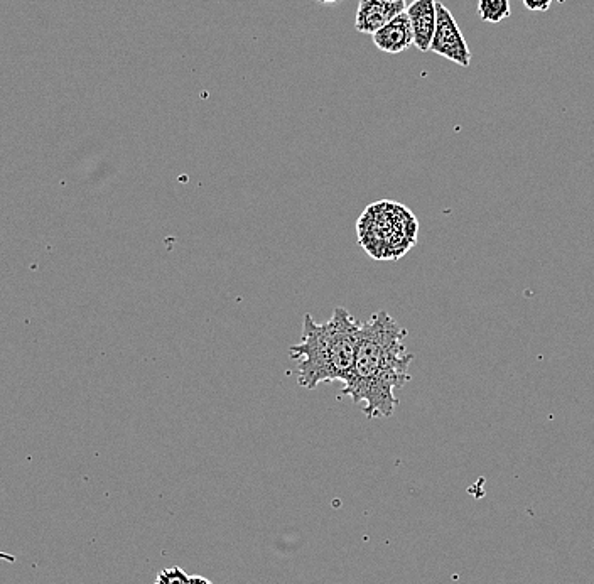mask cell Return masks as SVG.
I'll use <instances>...</instances> for the list:
<instances>
[{
	"label": "cell",
	"mask_w": 594,
	"mask_h": 584,
	"mask_svg": "<svg viewBox=\"0 0 594 584\" xmlns=\"http://www.w3.org/2000/svg\"><path fill=\"white\" fill-rule=\"evenodd\" d=\"M405 335L387 311H377L360 326L355 363L341 394L360 404L368 419L394 416L395 390L411 380L414 355L405 348Z\"/></svg>",
	"instance_id": "cell-1"
},
{
	"label": "cell",
	"mask_w": 594,
	"mask_h": 584,
	"mask_svg": "<svg viewBox=\"0 0 594 584\" xmlns=\"http://www.w3.org/2000/svg\"><path fill=\"white\" fill-rule=\"evenodd\" d=\"M360 326L362 323L341 306L326 323H316L311 314H306L303 338L289 350L296 362L299 385L314 390L328 382L345 384L355 363Z\"/></svg>",
	"instance_id": "cell-2"
},
{
	"label": "cell",
	"mask_w": 594,
	"mask_h": 584,
	"mask_svg": "<svg viewBox=\"0 0 594 584\" xmlns=\"http://www.w3.org/2000/svg\"><path fill=\"white\" fill-rule=\"evenodd\" d=\"M419 223L411 210L392 201L367 206L358 220V240L377 260L400 259L417 242Z\"/></svg>",
	"instance_id": "cell-3"
},
{
	"label": "cell",
	"mask_w": 594,
	"mask_h": 584,
	"mask_svg": "<svg viewBox=\"0 0 594 584\" xmlns=\"http://www.w3.org/2000/svg\"><path fill=\"white\" fill-rule=\"evenodd\" d=\"M436 12H438L436 31H434L429 51H432L434 55L443 56L446 60L453 61L458 66L468 68L471 65L470 46L466 43L458 22L448 7L438 0H436Z\"/></svg>",
	"instance_id": "cell-4"
},
{
	"label": "cell",
	"mask_w": 594,
	"mask_h": 584,
	"mask_svg": "<svg viewBox=\"0 0 594 584\" xmlns=\"http://www.w3.org/2000/svg\"><path fill=\"white\" fill-rule=\"evenodd\" d=\"M405 9L407 0H360L355 16V29L358 33L372 36L390 19L404 14Z\"/></svg>",
	"instance_id": "cell-5"
},
{
	"label": "cell",
	"mask_w": 594,
	"mask_h": 584,
	"mask_svg": "<svg viewBox=\"0 0 594 584\" xmlns=\"http://www.w3.org/2000/svg\"><path fill=\"white\" fill-rule=\"evenodd\" d=\"M405 16L409 17L411 22L414 46L421 53H427L436 31V19H438L436 0H414L405 9Z\"/></svg>",
	"instance_id": "cell-6"
},
{
	"label": "cell",
	"mask_w": 594,
	"mask_h": 584,
	"mask_svg": "<svg viewBox=\"0 0 594 584\" xmlns=\"http://www.w3.org/2000/svg\"><path fill=\"white\" fill-rule=\"evenodd\" d=\"M372 39L373 44L382 53H389V55L404 53L405 49L411 48L414 44L409 17L405 16L404 12L394 19H390L387 24L378 29L377 33L372 34Z\"/></svg>",
	"instance_id": "cell-7"
},
{
	"label": "cell",
	"mask_w": 594,
	"mask_h": 584,
	"mask_svg": "<svg viewBox=\"0 0 594 584\" xmlns=\"http://www.w3.org/2000/svg\"><path fill=\"white\" fill-rule=\"evenodd\" d=\"M478 16L481 21L498 24L512 16L510 0H478Z\"/></svg>",
	"instance_id": "cell-8"
},
{
	"label": "cell",
	"mask_w": 594,
	"mask_h": 584,
	"mask_svg": "<svg viewBox=\"0 0 594 584\" xmlns=\"http://www.w3.org/2000/svg\"><path fill=\"white\" fill-rule=\"evenodd\" d=\"M189 574L184 569L174 566V568L162 569L157 573L156 583L154 584H188Z\"/></svg>",
	"instance_id": "cell-9"
},
{
	"label": "cell",
	"mask_w": 594,
	"mask_h": 584,
	"mask_svg": "<svg viewBox=\"0 0 594 584\" xmlns=\"http://www.w3.org/2000/svg\"><path fill=\"white\" fill-rule=\"evenodd\" d=\"M524 6L532 12H546L551 9L554 0H522Z\"/></svg>",
	"instance_id": "cell-10"
},
{
	"label": "cell",
	"mask_w": 594,
	"mask_h": 584,
	"mask_svg": "<svg viewBox=\"0 0 594 584\" xmlns=\"http://www.w3.org/2000/svg\"><path fill=\"white\" fill-rule=\"evenodd\" d=\"M188 584H213L210 579L203 578V576H189Z\"/></svg>",
	"instance_id": "cell-11"
},
{
	"label": "cell",
	"mask_w": 594,
	"mask_h": 584,
	"mask_svg": "<svg viewBox=\"0 0 594 584\" xmlns=\"http://www.w3.org/2000/svg\"><path fill=\"white\" fill-rule=\"evenodd\" d=\"M319 2H323V4H336V2H340V0H319Z\"/></svg>",
	"instance_id": "cell-12"
}]
</instances>
